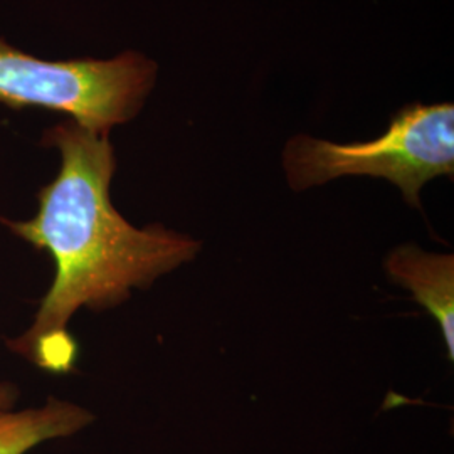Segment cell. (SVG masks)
<instances>
[{
  "label": "cell",
  "mask_w": 454,
  "mask_h": 454,
  "mask_svg": "<svg viewBox=\"0 0 454 454\" xmlns=\"http://www.w3.org/2000/svg\"><path fill=\"white\" fill-rule=\"evenodd\" d=\"M61 153L56 179L37 194L31 221L0 219L16 236L44 249L56 264L33 326L9 347L49 372H69L76 341L67 332L82 309H105L195 258L200 243L162 226H131L114 209L110 185L116 160L106 133L61 121L43 137Z\"/></svg>",
  "instance_id": "1"
},
{
  "label": "cell",
  "mask_w": 454,
  "mask_h": 454,
  "mask_svg": "<svg viewBox=\"0 0 454 454\" xmlns=\"http://www.w3.org/2000/svg\"><path fill=\"white\" fill-rule=\"evenodd\" d=\"M293 191H305L345 176L387 179L401 189L409 206L421 207L422 187L439 176L453 179V103H412L390 118L379 138L333 144L296 135L283 155Z\"/></svg>",
  "instance_id": "2"
},
{
  "label": "cell",
  "mask_w": 454,
  "mask_h": 454,
  "mask_svg": "<svg viewBox=\"0 0 454 454\" xmlns=\"http://www.w3.org/2000/svg\"><path fill=\"white\" fill-rule=\"evenodd\" d=\"M157 66L140 52L114 59L46 61L0 39V103L69 114L88 130L110 133L142 110Z\"/></svg>",
  "instance_id": "3"
},
{
  "label": "cell",
  "mask_w": 454,
  "mask_h": 454,
  "mask_svg": "<svg viewBox=\"0 0 454 454\" xmlns=\"http://www.w3.org/2000/svg\"><path fill=\"white\" fill-rule=\"evenodd\" d=\"M390 279L412 293L436 320L450 360L454 358V258L431 254L414 244L395 247L386 260Z\"/></svg>",
  "instance_id": "4"
},
{
  "label": "cell",
  "mask_w": 454,
  "mask_h": 454,
  "mask_svg": "<svg viewBox=\"0 0 454 454\" xmlns=\"http://www.w3.org/2000/svg\"><path fill=\"white\" fill-rule=\"evenodd\" d=\"M95 421L84 407L49 399L48 404L0 414V454H26L49 439L67 438Z\"/></svg>",
  "instance_id": "5"
},
{
  "label": "cell",
  "mask_w": 454,
  "mask_h": 454,
  "mask_svg": "<svg viewBox=\"0 0 454 454\" xmlns=\"http://www.w3.org/2000/svg\"><path fill=\"white\" fill-rule=\"evenodd\" d=\"M16 401L17 390L11 384H0V414L11 411Z\"/></svg>",
  "instance_id": "6"
}]
</instances>
